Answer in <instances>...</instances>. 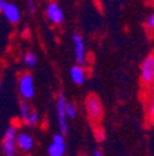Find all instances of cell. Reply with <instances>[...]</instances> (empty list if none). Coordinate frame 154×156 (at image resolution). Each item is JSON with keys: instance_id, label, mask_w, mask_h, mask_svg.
Segmentation results:
<instances>
[{"instance_id": "obj_19", "label": "cell", "mask_w": 154, "mask_h": 156, "mask_svg": "<svg viewBox=\"0 0 154 156\" xmlns=\"http://www.w3.org/2000/svg\"><path fill=\"white\" fill-rule=\"evenodd\" d=\"M92 156H103V155H101V152H100V151H94Z\"/></svg>"}, {"instance_id": "obj_12", "label": "cell", "mask_w": 154, "mask_h": 156, "mask_svg": "<svg viewBox=\"0 0 154 156\" xmlns=\"http://www.w3.org/2000/svg\"><path fill=\"white\" fill-rule=\"evenodd\" d=\"M65 116L70 117V119H74L77 117V107L74 103H65Z\"/></svg>"}, {"instance_id": "obj_17", "label": "cell", "mask_w": 154, "mask_h": 156, "mask_svg": "<svg viewBox=\"0 0 154 156\" xmlns=\"http://www.w3.org/2000/svg\"><path fill=\"white\" fill-rule=\"evenodd\" d=\"M26 3H28V7L31 11H33V9H35V6H33V0H26Z\"/></svg>"}, {"instance_id": "obj_18", "label": "cell", "mask_w": 154, "mask_h": 156, "mask_svg": "<svg viewBox=\"0 0 154 156\" xmlns=\"http://www.w3.org/2000/svg\"><path fill=\"white\" fill-rule=\"evenodd\" d=\"M4 4H6V2H4V0H0V11H2V10H3Z\"/></svg>"}, {"instance_id": "obj_15", "label": "cell", "mask_w": 154, "mask_h": 156, "mask_svg": "<svg viewBox=\"0 0 154 156\" xmlns=\"http://www.w3.org/2000/svg\"><path fill=\"white\" fill-rule=\"evenodd\" d=\"M29 112H31V109H29V105L26 103L25 101L21 102V116H22L24 120H26V117H28Z\"/></svg>"}, {"instance_id": "obj_14", "label": "cell", "mask_w": 154, "mask_h": 156, "mask_svg": "<svg viewBox=\"0 0 154 156\" xmlns=\"http://www.w3.org/2000/svg\"><path fill=\"white\" fill-rule=\"evenodd\" d=\"M36 62H38V58H36V55H33V53H26L25 57H24V63H25V66H28V67L36 66Z\"/></svg>"}, {"instance_id": "obj_6", "label": "cell", "mask_w": 154, "mask_h": 156, "mask_svg": "<svg viewBox=\"0 0 154 156\" xmlns=\"http://www.w3.org/2000/svg\"><path fill=\"white\" fill-rule=\"evenodd\" d=\"M47 152L50 156H63L65 152V142L64 138L61 134L53 136V142L50 144V146L47 148Z\"/></svg>"}, {"instance_id": "obj_10", "label": "cell", "mask_w": 154, "mask_h": 156, "mask_svg": "<svg viewBox=\"0 0 154 156\" xmlns=\"http://www.w3.org/2000/svg\"><path fill=\"white\" fill-rule=\"evenodd\" d=\"M47 17L56 24H61L63 23V18H64V14H63V10L58 7V4L56 3H50L47 6Z\"/></svg>"}, {"instance_id": "obj_7", "label": "cell", "mask_w": 154, "mask_h": 156, "mask_svg": "<svg viewBox=\"0 0 154 156\" xmlns=\"http://www.w3.org/2000/svg\"><path fill=\"white\" fill-rule=\"evenodd\" d=\"M74 39V46H75V55H77V62L80 64V67L85 64V46H84V39L79 34H74L72 36Z\"/></svg>"}, {"instance_id": "obj_11", "label": "cell", "mask_w": 154, "mask_h": 156, "mask_svg": "<svg viewBox=\"0 0 154 156\" xmlns=\"http://www.w3.org/2000/svg\"><path fill=\"white\" fill-rule=\"evenodd\" d=\"M70 74H71V78H72V81H74L75 84L80 85L85 82L86 74H85V70L80 67V66H74V67H71Z\"/></svg>"}, {"instance_id": "obj_9", "label": "cell", "mask_w": 154, "mask_h": 156, "mask_svg": "<svg viewBox=\"0 0 154 156\" xmlns=\"http://www.w3.org/2000/svg\"><path fill=\"white\" fill-rule=\"evenodd\" d=\"M2 11L4 13L6 18L9 20L10 23L14 24V23H18V21H19V17H21V14H19V10H18V7H17L15 4L6 3Z\"/></svg>"}, {"instance_id": "obj_2", "label": "cell", "mask_w": 154, "mask_h": 156, "mask_svg": "<svg viewBox=\"0 0 154 156\" xmlns=\"http://www.w3.org/2000/svg\"><path fill=\"white\" fill-rule=\"evenodd\" d=\"M19 92L24 99H31L35 95V87H33V78L31 74H25L19 80Z\"/></svg>"}, {"instance_id": "obj_8", "label": "cell", "mask_w": 154, "mask_h": 156, "mask_svg": "<svg viewBox=\"0 0 154 156\" xmlns=\"http://www.w3.org/2000/svg\"><path fill=\"white\" fill-rule=\"evenodd\" d=\"M15 145L18 146L21 151H25V152H28V151H31L33 148V140H32V136L29 135V134H26V133H21L15 138Z\"/></svg>"}, {"instance_id": "obj_3", "label": "cell", "mask_w": 154, "mask_h": 156, "mask_svg": "<svg viewBox=\"0 0 154 156\" xmlns=\"http://www.w3.org/2000/svg\"><path fill=\"white\" fill-rule=\"evenodd\" d=\"M65 96L60 94L57 101V117H58V127L63 134L68 131V123H67V116H65Z\"/></svg>"}, {"instance_id": "obj_4", "label": "cell", "mask_w": 154, "mask_h": 156, "mask_svg": "<svg viewBox=\"0 0 154 156\" xmlns=\"http://www.w3.org/2000/svg\"><path fill=\"white\" fill-rule=\"evenodd\" d=\"M86 107H87V113H89V116L92 117L93 120H99L100 117H101L103 106H101V102L99 101L97 96L90 95L86 101Z\"/></svg>"}, {"instance_id": "obj_1", "label": "cell", "mask_w": 154, "mask_h": 156, "mask_svg": "<svg viewBox=\"0 0 154 156\" xmlns=\"http://www.w3.org/2000/svg\"><path fill=\"white\" fill-rule=\"evenodd\" d=\"M15 138H17L15 128H14V127H10L9 130L6 131L4 138H3V152H4V156H15V148H17Z\"/></svg>"}, {"instance_id": "obj_5", "label": "cell", "mask_w": 154, "mask_h": 156, "mask_svg": "<svg viewBox=\"0 0 154 156\" xmlns=\"http://www.w3.org/2000/svg\"><path fill=\"white\" fill-rule=\"evenodd\" d=\"M142 80L145 84H151L154 80V57L149 56L142 63Z\"/></svg>"}, {"instance_id": "obj_16", "label": "cell", "mask_w": 154, "mask_h": 156, "mask_svg": "<svg viewBox=\"0 0 154 156\" xmlns=\"http://www.w3.org/2000/svg\"><path fill=\"white\" fill-rule=\"evenodd\" d=\"M146 24H147L150 28H153V27H154V16H153V14H150V16H149L147 21H146Z\"/></svg>"}, {"instance_id": "obj_13", "label": "cell", "mask_w": 154, "mask_h": 156, "mask_svg": "<svg viewBox=\"0 0 154 156\" xmlns=\"http://www.w3.org/2000/svg\"><path fill=\"white\" fill-rule=\"evenodd\" d=\"M38 120H39V114H38V112L36 110H31L29 112V114H28V117H26V124L28 126H35L36 123H38Z\"/></svg>"}]
</instances>
